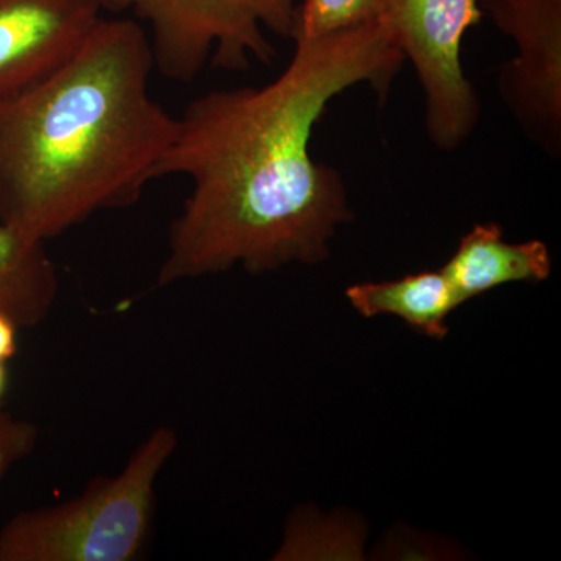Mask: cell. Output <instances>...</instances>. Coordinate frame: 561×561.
<instances>
[{
    "label": "cell",
    "mask_w": 561,
    "mask_h": 561,
    "mask_svg": "<svg viewBox=\"0 0 561 561\" xmlns=\"http://www.w3.org/2000/svg\"><path fill=\"white\" fill-rule=\"evenodd\" d=\"M481 0H381L378 20L415 69L426 101V131L437 149L460 147L481 103L461 68V39L481 24Z\"/></svg>",
    "instance_id": "cell-5"
},
{
    "label": "cell",
    "mask_w": 561,
    "mask_h": 561,
    "mask_svg": "<svg viewBox=\"0 0 561 561\" xmlns=\"http://www.w3.org/2000/svg\"><path fill=\"white\" fill-rule=\"evenodd\" d=\"M18 331L20 328L0 313V362L10 360L18 353Z\"/></svg>",
    "instance_id": "cell-13"
},
{
    "label": "cell",
    "mask_w": 561,
    "mask_h": 561,
    "mask_svg": "<svg viewBox=\"0 0 561 561\" xmlns=\"http://www.w3.org/2000/svg\"><path fill=\"white\" fill-rule=\"evenodd\" d=\"M345 295L362 317L393 316L437 341L448 335L449 316L461 306L442 268L381 283L353 284Z\"/></svg>",
    "instance_id": "cell-9"
},
{
    "label": "cell",
    "mask_w": 561,
    "mask_h": 561,
    "mask_svg": "<svg viewBox=\"0 0 561 561\" xmlns=\"http://www.w3.org/2000/svg\"><path fill=\"white\" fill-rule=\"evenodd\" d=\"M105 13L103 0H0V101L60 69Z\"/></svg>",
    "instance_id": "cell-7"
},
{
    "label": "cell",
    "mask_w": 561,
    "mask_h": 561,
    "mask_svg": "<svg viewBox=\"0 0 561 561\" xmlns=\"http://www.w3.org/2000/svg\"><path fill=\"white\" fill-rule=\"evenodd\" d=\"M9 387V373H7L5 362H0V402Z\"/></svg>",
    "instance_id": "cell-14"
},
{
    "label": "cell",
    "mask_w": 561,
    "mask_h": 561,
    "mask_svg": "<svg viewBox=\"0 0 561 561\" xmlns=\"http://www.w3.org/2000/svg\"><path fill=\"white\" fill-rule=\"evenodd\" d=\"M302 0H103L105 11H131L149 25L154 69L165 79L191 83L210 65L247 70L271 65L275 47L267 32L294 38Z\"/></svg>",
    "instance_id": "cell-4"
},
{
    "label": "cell",
    "mask_w": 561,
    "mask_h": 561,
    "mask_svg": "<svg viewBox=\"0 0 561 561\" xmlns=\"http://www.w3.org/2000/svg\"><path fill=\"white\" fill-rule=\"evenodd\" d=\"M294 41L271 83L210 91L176 117L157 180L184 176L192 187L158 286L238 265L260 275L319 264L339 225L353 219L341 172L311 157L312 133L350 88L370 84L383 98L404 57L379 20Z\"/></svg>",
    "instance_id": "cell-1"
},
{
    "label": "cell",
    "mask_w": 561,
    "mask_h": 561,
    "mask_svg": "<svg viewBox=\"0 0 561 561\" xmlns=\"http://www.w3.org/2000/svg\"><path fill=\"white\" fill-rule=\"evenodd\" d=\"M179 448V434L160 426L117 474L95 479L62 504L14 515L0 529V561H133L146 546L154 489Z\"/></svg>",
    "instance_id": "cell-3"
},
{
    "label": "cell",
    "mask_w": 561,
    "mask_h": 561,
    "mask_svg": "<svg viewBox=\"0 0 561 561\" xmlns=\"http://www.w3.org/2000/svg\"><path fill=\"white\" fill-rule=\"evenodd\" d=\"M442 272L463 305L505 284L548 279L552 260L542 241L507 242L500 225L479 224L461 238Z\"/></svg>",
    "instance_id": "cell-8"
},
{
    "label": "cell",
    "mask_w": 561,
    "mask_h": 561,
    "mask_svg": "<svg viewBox=\"0 0 561 561\" xmlns=\"http://www.w3.org/2000/svg\"><path fill=\"white\" fill-rule=\"evenodd\" d=\"M153 69L146 28L105 16L60 69L0 101L3 227L46 243L139 201L176 131Z\"/></svg>",
    "instance_id": "cell-2"
},
{
    "label": "cell",
    "mask_w": 561,
    "mask_h": 561,
    "mask_svg": "<svg viewBox=\"0 0 561 561\" xmlns=\"http://www.w3.org/2000/svg\"><path fill=\"white\" fill-rule=\"evenodd\" d=\"M381 0H302L294 38H317L378 20Z\"/></svg>",
    "instance_id": "cell-11"
},
{
    "label": "cell",
    "mask_w": 561,
    "mask_h": 561,
    "mask_svg": "<svg viewBox=\"0 0 561 561\" xmlns=\"http://www.w3.org/2000/svg\"><path fill=\"white\" fill-rule=\"evenodd\" d=\"M516 54L502 66L500 94L527 138L561 153V0H483Z\"/></svg>",
    "instance_id": "cell-6"
},
{
    "label": "cell",
    "mask_w": 561,
    "mask_h": 561,
    "mask_svg": "<svg viewBox=\"0 0 561 561\" xmlns=\"http://www.w3.org/2000/svg\"><path fill=\"white\" fill-rule=\"evenodd\" d=\"M38 442L36 424L7 411L0 402V479L18 463L28 459Z\"/></svg>",
    "instance_id": "cell-12"
},
{
    "label": "cell",
    "mask_w": 561,
    "mask_h": 561,
    "mask_svg": "<svg viewBox=\"0 0 561 561\" xmlns=\"http://www.w3.org/2000/svg\"><path fill=\"white\" fill-rule=\"evenodd\" d=\"M60 279L46 243L25 241L0 224V313L35 328L54 311Z\"/></svg>",
    "instance_id": "cell-10"
}]
</instances>
